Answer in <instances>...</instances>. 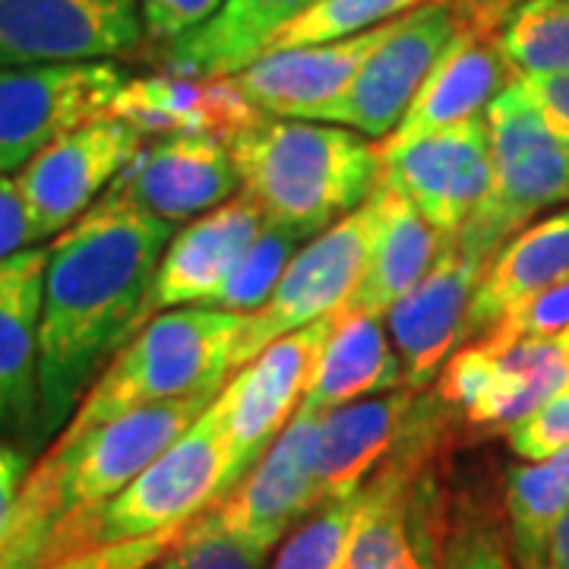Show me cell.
Here are the masks:
<instances>
[{
	"mask_svg": "<svg viewBox=\"0 0 569 569\" xmlns=\"http://www.w3.org/2000/svg\"><path fill=\"white\" fill-rule=\"evenodd\" d=\"M171 238L174 224L108 190L48 247L36 447L70 425L108 361L146 326L149 291Z\"/></svg>",
	"mask_w": 569,
	"mask_h": 569,
	"instance_id": "obj_1",
	"label": "cell"
},
{
	"mask_svg": "<svg viewBox=\"0 0 569 569\" xmlns=\"http://www.w3.org/2000/svg\"><path fill=\"white\" fill-rule=\"evenodd\" d=\"M231 488V449L216 396L187 433L142 468L121 493L63 519L10 569H54L96 550L178 535L206 509L222 503Z\"/></svg>",
	"mask_w": 569,
	"mask_h": 569,
	"instance_id": "obj_2",
	"label": "cell"
},
{
	"mask_svg": "<svg viewBox=\"0 0 569 569\" xmlns=\"http://www.w3.org/2000/svg\"><path fill=\"white\" fill-rule=\"evenodd\" d=\"M222 387L200 389L162 406H146L82 433H61L29 471L13 507V531L0 569L20 563L63 519L121 493L142 468L152 466L187 427L203 415Z\"/></svg>",
	"mask_w": 569,
	"mask_h": 569,
	"instance_id": "obj_3",
	"label": "cell"
},
{
	"mask_svg": "<svg viewBox=\"0 0 569 569\" xmlns=\"http://www.w3.org/2000/svg\"><path fill=\"white\" fill-rule=\"evenodd\" d=\"M228 152L266 219L305 241L351 216L380 181V146L336 123L260 118Z\"/></svg>",
	"mask_w": 569,
	"mask_h": 569,
	"instance_id": "obj_4",
	"label": "cell"
},
{
	"mask_svg": "<svg viewBox=\"0 0 569 569\" xmlns=\"http://www.w3.org/2000/svg\"><path fill=\"white\" fill-rule=\"evenodd\" d=\"M244 323L247 313L212 307H178L156 313L108 361L61 433H82L137 408L224 387L231 377V351Z\"/></svg>",
	"mask_w": 569,
	"mask_h": 569,
	"instance_id": "obj_5",
	"label": "cell"
},
{
	"mask_svg": "<svg viewBox=\"0 0 569 569\" xmlns=\"http://www.w3.org/2000/svg\"><path fill=\"white\" fill-rule=\"evenodd\" d=\"M493 174L456 244L488 266L541 209L569 200V140L512 80L485 111Z\"/></svg>",
	"mask_w": 569,
	"mask_h": 569,
	"instance_id": "obj_6",
	"label": "cell"
},
{
	"mask_svg": "<svg viewBox=\"0 0 569 569\" xmlns=\"http://www.w3.org/2000/svg\"><path fill=\"white\" fill-rule=\"evenodd\" d=\"M377 216H380V197L373 187V193L351 216L326 228L323 234L310 238L295 253L269 301L260 310L247 313L238 346L231 351V373L250 365L276 339L298 332L323 317H332L346 307L351 291L365 276Z\"/></svg>",
	"mask_w": 569,
	"mask_h": 569,
	"instance_id": "obj_7",
	"label": "cell"
},
{
	"mask_svg": "<svg viewBox=\"0 0 569 569\" xmlns=\"http://www.w3.org/2000/svg\"><path fill=\"white\" fill-rule=\"evenodd\" d=\"M118 61L32 63L0 70V171L20 174L51 142L111 114L121 96Z\"/></svg>",
	"mask_w": 569,
	"mask_h": 569,
	"instance_id": "obj_8",
	"label": "cell"
},
{
	"mask_svg": "<svg viewBox=\"0 0 569 569\" xmlns=\"http://www.w3.org/2000/svg\"><path fill=\"white\" fill-rule=\"evenodd\" d=\"M466 26L462 10L452 0H430L399 17L389 39L370 54L346 96L326 104L313 121L348 127L367 140L392 137L427 73Z\"/></svg>",
	"mask_w": 569,
	"mask_h": 569,
	"instance_id": "obj_9",
	"label": "cell"
},
{
	"mask_svg": "<svg viewBox=\"0 0 569 569\" xmlns=\"http://www.w3.org/2000/svg\"><path fill=\"white\" fill-rule=\"evenodd\" d=\"M323 411L298 408L263 459L228 490L222 503L197 519L203 529L234 535L247 545L272 550L320 507L317 433Z\"/></svg>",
	"mask_w": 569,
	"mask_h": 569,
	"instance_id": "obj_10",
	"label": "cell"
},
{
	"mask_svg": "<svg viewBox=\"0 0 569 569\" xmlns=\"http://www.w3.org/2000/svg\"><path fill=\"white\" fill-rule=\"evenodd\" d=\"M332 323L336 317H323L298 332H288L228 377L219 402L234 485L263 459L266 449L298 415Z\"/></svg>",
	"mask_w": 569,
	"mask_h": 569,
	"instance_id": "obj_11",
	"label": "cell"
},
{
	"mask_svg": "<svg viewBox=\"0 0 569 569\" xmlns=\"http://www.w3.org/2000/svg\"><path fill=\"white\" fill-rule=\"evenodd\" d=\"M142 133L121 118H99L51 142L17 174L39 241L58 238L99 203L140 156Z\"/></svg>",
	"mask_w": 569,
	"mask_h": 569,
	"instance_id": "obj_12",
	"label": "cell"
},
{
	"mask_svg": "<svg viewBox=\"0 0 569 569\" xmlns=\"http://www.w3.org/2000/svg\"><path fill=\"white\" fill-rule=\"evenodd\" d=\"M493 174L488 118H471L380 156V181L415 206L430 228L456 241L485 200Z\"/></svg>",
	"mask_w": 569,
	"mask_h": 569,
	"instance_id": "obj_13",
	"label": "cell"
},
{
	"mask_svg": "<svg viewBox=\"0 0 569 569\" xmlns=\"http://www.w3.org/2000/svg\"><path fill=\"white\" fill-rule=\"evenodd\" d=\"M142 39L137 13L99 0H0V70L114 61Z\"/></svg>",
	"mask_w": 569,
	"mask_h": 569,
	"instance_id": "obj_14",
	"label": "cell"
},
{
	"mask_svg": "<svg viewBox=\"0 0 569 569\" xmlns=\"http://www.w3.org/2000/svg\"><path fill=\"white\" fill-rule=\"evenodd\" d=\"M238 183V168L222 140L203 133H171L142 146L140 156L111 183V193L162 222L178 224L228 203Z\"/></svg>",
	"mask_w": 569,
	"mask_h": 569,
	"instance_id": "obj_15",
	"label": "cell"
},
{
	"mask_svg": "<svg viewBox=\"0 0 569 569\" xmlns=\"http://www.w3.org/2000/svg\"><path fill=\"white\" fill-rule=\"evenodd\" d=\"M488 266L456 241L443 247L421 282L387 313L392 348L402 361L406 387L425 389L466 339L468 310Z\"/></svg>",
	"mask_w": 569,
	"mask_h": 569,
	"instance_id": "obj_16",
	"label": "cell"
},
{
	"mask_svg": "<svg viewBox=\"0 0 569 569\" xmlns=\"http://www.w3.org/2000/svg\"><path fill=\"white\" fill-rule=\"evenodd\" d=\"M392 29L396 20L351 39L272 51L244 67L234 82L266 118L313 121L326 104L346 96L348 86L358 80L370 54L389 39Z\"/></svg>",
	"mask_w": 569,
	"mask_h": 569,
	"instance_id": "obj_17",
	"label": "cell"
},
{
	"mask_svg": "<svg viewBox=\"0 0 569 569\" xmlns=\"http://www.w3.org/2000/svg\"><path fill=\"white\" fill-rule=\"evenodd\" d=\"M48 247L0 263V440L36 449L39 425V329Z\"/></svg>",
	"mask_w": 569,
	"mask_h": 569,
	"instance_id": "obj_18",
	"label": "cell"
},
{
	"mask_svg": "<svg viewBox=\"0 0 569 569\" xmlns=\"http://www.w3.org/2000/svg\"><path fill=\"white\" fill-rule=\"evenodd\" d=\"M263 222V209L247 193H238L219 209L174 231L149 291L146 323L164 310L203 307L244 257Z\"/></svg>",
	"mask_w": 569,
	"mask_h": 569,
	"instance_id": "obj_19",
	"label": "cell"
},
{
	"mask_svg": "<svg viewBox=\"0 0 569 569\" xmlns=\"http://www.w3.org/2000/svg\"><path fill=\"white\" fill-rule=\"evenodd\" d=\"M512 80L516 77L497 48V36L466 26L427 73L425 86L418 89L396 133L380 142V156L399 152L456 123L481 118Z\"/></svg>",
	"mask_w": 569,
	"mask_h": 569,
	"instance_id": "obj_20",
	"label": "cell"
},
{
	"mask_svg": "<svg viewBox=\"0 0 569 569\" xmlns=\"http://www.w3.org/2000/svg\"><path fill=\"white\" fill-rule=\"evenodd\" d=\"M111 118L137 127L142 137L203 133L231 146L247 127L266 118L241 92L234 77H181L156 73L123 82L111 104Z\"/></svg>",
	"mask_w": 569,
	"mask_h": 569,
	"instance_id": "obj_21",
	"label": "cell"
},
{
	"mask_svg": "<svg viewBox=\"0 0 569 569\" xmlns=\"http://www.w3.org/2000/svg\"><path fill=\"white\" fill-rule=\"evenodd\" d=\"M415 411V389L399 387L365 402L323 411L317 433V485L320 503L355 497L367 478L406 440Z\"/></svg>",
	"mask_w": 569,
	"mask_h": 569,
	"instance_id": "obj_22",
	"label": "cell"
},
{
	"mask_svg": "<svg viewBox=\"0 0 569 569\" xmlns=\"http://www.w3.org/2000/svg\"><path fill=\"white\" fill-rule=\"evenodd\" d=\"M377 197H380V216H377L365 276L339 313L387 317L425 279L430 266L443 253V247L449 244L389 183L377 181Z\"/></svg>",
	"mask_w": 569,
	"mask_h": 569,
	"instance_id": "obj_23",
	"label": "cell"
},
{
	"mask_svg": "<svg viewBox=\"0 0 569 569\" xmlns=\"http://www.w3.org/2000/svg\"><path fill=\"white\" fill-rule=\"evenodd\" d=\"M569 276V209L522 228L493 257L468 310L466 339H481L509 310Z\"/></svg>",
	"mask_w": 569,
	"mask_h": 569,
	"instance_id": "obj_24",
	"label": "cell"
},
{
	"mask_svg": "<svg viewBox=\"0 0 569 569\" xmlns=\"http://www.w3.org/2000/svg\"><path fill=\"white\" fill-rule=\"evenodd\" d=\"M332 317L336 323L317 358L301 406L313 411H332L365 396L392 392L406 383L402 361L392 348L389 329L380 326V317H361V313H332Z\"/></svg>",
	"mask_w": 569,
	"mask_h": 569,
	"instance_id": "obj_25",
	"label": "cell"
},
{
	"mask_svg": "<svg viewBox=\"0 0 569 569\" xmlns=\"http://www.w3.org/2000/svg\"><path fill=\"white\" fill-rule=\"evenodd\" d=\"M313 3L317 0H224L206 26L164 48V67L181 77H238L263 54L282 26Z\"/></svg>",
	"mask_w": 569,
	"mask_h": 569,
	"instance_id": "obj_26",
	"label": "cell"
},
{
	"mask_svg": "<svg viewBox=\"0 0 569 569\" xmlns=\"http://www.w3.org/2000/svg\"><path fill=\"white\" fill-rule=\"evenodd\" d=\"M421 471V449L408 447L367 478L348 526L339 569H387L402 553Z\"/></svg>",
	"mask_w": 569,
	"mask_h": 569,
	"instance_id": "obj_27",
	"label": "cell"
},
{
	"mask_svg": "<svg viewBox=\"0 0 569 569\" xmlns=\"http://www.w3.org/2000/svg\"><path fill=\"white\" fill-rule=\"evenodd\" d=\"M512 557L522 569L545 567L550 538L569 516V447L507 471Z\"/></svg>",
	"mask_w": 569,
	"mask_h": 569,
	"instance_id": "obj_28",
	"label": "cell"
},
{
	"mask_svg": "<svg viewBox=\"0 0 569 569\" xmlns=\"http://www.w3.org/2000/svg\"><path fill=\"white\" fill-rule=\"evenodd\" d=\"M497 48L516 80L569 73V0L516 3L497 29Z\"/></svg>",
	"mask_w": 569,
	"mask_h": 569,
	"instance_id": "obj_29",
	"label": "cell"
},
{
	"mask_svg": "<svg viewBox=\"0 0 569 569\" xmlns=\"http://www.w3.org/2000/svg\"><path fill=\"white\" fill-rule=\"evenodd\" d=\"M305 244L307 241L298 231L266 219L260 234L244 250V257L234 263V269L228 272V279L219 284V291L203 307L228 310V313H253V310H260L269 301V295L276 291V284L284 276L288 263L295 260L298 247Z\"/></svg>",
	"mask_w": 569,
	"mask_h": 569,
	"instance_id": "obj_30",
	"label": "cell"
},
{
	"mask_svg": "<svg viewBox=\"0 0 569 569\" xmlns=\"http://www.w3.org/2000/svg\"><path fill=\"white\" fill-rule=\"evenodd\" d=\"M425 3H430V0H317L310 10L295 17L272 36L263 54L351 39V36H361V32H370L377 26L399 20V17H406Z\"/></svg>",
	"mask_w": 569,
	"mask_h": 569,
	"instance_id": "obj_31",
	"label": "cell"
},
{
	"mask_svg": "<svg viewBox=\"0 0 569 569\" xmlns=\"http://www.w3.org/2000/svg\"><path fill=\"white\" fill-rule=\"evenodd\" d=\"M358 493L326 500L313 509L305 522L284 538L272 569H339L348 526L358 507Z\"/></svg>",
	"mask_w": 569,
	"mask_h": 569,
	"instance_id": "obj_32",
	"label": "cell"
},
{
	"mask_svg": "<svg viewBox=\"0 0 569 569\" xmlns=\"http://www.w3.org/2000/svg\"><path fill=\"white\" fill-rule=\"evenodd\" d=\"M272 550L247 545L234 535L203 529L197 519L174 548L149 569H266Z\"/></svg>",
	"mask_w": 569,
	"mask_h": 569,
	"instance_id": "obj_33",
	"label": "cell"
},
{
	"mask_svg": "<svg viewBox=\"0 0 569 569\" xmlns=\"http://www.w3.org/2000/svg\"><path fill=\"white\" fill-rule=\"evenodd\" d=\"M447 507L440 497V481L421 471L418 488H415V509H411V529L408 545L387 569H440L443 567V550H447Z\"/></svg>",
	"mask_w": 569,
	"mask_h": 569,
	"instance_id": "obj_34",
	"label": "cell"
},
{
	"mask_svg": "<svg viewBox=\"0 0 569 569\" xmlns=\"http://www.w3.org/2000/svg\"><path fill=\"white\" fill-rule=\"evenodd\" d=\"M569 329V276L553 282L545 291L531 295L529 301L516 305L497 326L481 336L493 346H509L522 339H545Z\"/></svg>",
	"mask_w": 569,
	"mask_h": 569,
	"instance_id": "obj_35",
	"label": "cell"
},
{
	"mask_svg": "<svg viewBox=\"0 0 569 569\" xmlns=\"http://www.w3.org/2000/svg\"><path fill=\"white\" fill-rule=\"evenodd\" d=\"M512 452L526 462L548 459L553 452L569 447V389L557 392L545 406H538L531 415L507 430Z\"/></svg>",
	"mask_w": 569,
	"mask_h": 569,
	"instance_id": "obj_36",
	"label": "cell"
},
{
	"mask_svg": "<svg viewBox=\"0 0 569 569\" xmlns=\"http://www.w3.org/2000/svg\"><path fill=\"white\" fill-rule=\"evenodd\" d=\"M224 7V0H140L142 36L156 44H174L197 32Z\"/></svg>",
	"mask_w": 569,
	"mask_h": 569,
	"instance_id": "obj_37",
	"label": "cell"
},
{
	"mask_svg": "<svg viewBox=\"0 0 569 569\" xmlns=\"http://www.w3.org/2000/svg\"><path fill=\"white\" fill-rule=\"evenodd\" d=\"M440 569H509V553L490 526L452 529Z\"/></svg>",
	"mask_w": 569,
	"mask_h": 569,
	"instance_id": "obj_38",
	"label": "cell"
},
{
	"mask_svg": "<svg viewBox=\"0 0 569 569\" xmlns=\"http://www.w3.org/2000/svg\"><path fill=\"white\" fill-rule=\"evenodd\" d=\"M39 244V231H36V222H32V212H29V203L22 197L17 174L0 171V263H7L22 250Z\"/></svg>",
	"mask_w": 569,
	"mask_h": 569,
	"instance_id": "obj_39",
	"label": "cell"
},
{
	"mask_svg": "<svg viewBox=\"0 0 569 569\" xmlns=\"http://www.w3.org/2000/svg\"><path fill=\"white\" fill-rule=\"evenodd\" d=\"M535 108L545 114V121L569 140V73L563 77H529L519 80Z\"/></svg>",
	"mask_w": 569,
	"mask_h": 569,
	"instance_id": "obj_40",
	"label": "cell"
},
{
	"mask_svg": "<svg viewBox=\"0 0 569 569\" xmlns=\"http://www.w3.org/2000/svg\"><path fill=\"white\" fill-rule=\"evenodd\" d=\"M26 478H29V452L10 440H0V522L13 516Z\"/></svg>",
	"mask_w": 569,
	"mask_h": 569,
	"instance_id": "obj_41",
	"label": "cell"
},
{
	"mask_svg": "<svg viewBox=\"0 0 569 569\" xmlns=\"http://www.w3.org/2000/svg\"><path fill=\"white\" fill-rule=\"evenodd\" d=\"M548 567L550 569H569V516L557 526L553 538H550L548 550Z\"/></svg>",
	"mask_w": 569,
	"mask_h": 569,
	"instance_id": "obj_42",
	"label": "cell"
},
{
	"mask_svg": "<svg viewBox=\"0 0 569 569\" xmlns=\"http://www.w3.org/2000/svg\"><path fill=\"white\" fill-rule=\"evenodd\" d=\"M104 7H114V10H123V13H137V0H99Z\"/></svg>",
	"mask_w": 569,
	"mask_h": 569,
	"instance_id": "obj_43",
	"label": "cell"
},
{
	"mask_svg": "<svg viewBox=\"0 0 569 569\" xmlns=\"http://www.w3.org/2000/svg\"><path fill=\"white\" fill-rule=\"evenodd\" d=\"M10 531H13V516H10L7 522H0V553H3L7 541H10Z\"/></svg>",
	"mask_w": 569,
	"mask_h": 569,
	"instance_id": "obj_44",
	"label": "cell"
},
{
	"mask_svg": "<svg viewBox=\"0 0 569 569\" xmlns=\"http://www.w3.org/2000/svg\"><path fill=\"white\" fill-rule=\"evenodd\" d=\"M500 3H503V7H509V10H512V7H516V3H522V0H500Z\"/></svg>",
	"mask_w": 569,
	"mask_h": 569,
	"instance_id": "obj_45",
	"label": "cell"
},
{
	"mask_svg": "<svg viewBox=\"0 0 569 569\" xmlns=\"http://www.w3.org/2000/svg\"><path fill=\"white\" fill-rule=\"evenodd\" d=\"M538 569H550V567H538Z\"/></svg>",
	"mask_w": 569,
	"mask_h": 569,
	"instance_id": "obj_46",
	"label": "cell"
}]
</instances>
